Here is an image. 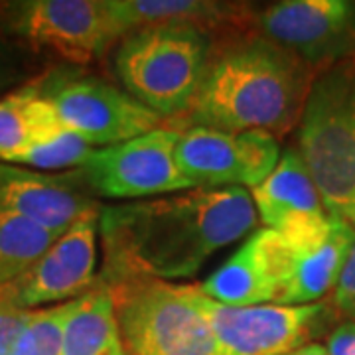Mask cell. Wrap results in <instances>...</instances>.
I'll return each instance as SVG.
<instances>
[{
	"label": "cell",
	"instance_id": "cell-20",
	"mask_svg": "<svg viewBox=\"0 0 355 355\" xmlns=\"http://www.w3.org/2000/svg\"><path fill=\"white\" fill-rule=\"evenodd\" d=\"M55 239L50 231L0 211V288L34 265Z\"/></svg>",
	"mask_w": 355,
	"mask_h": 355
},
{
	"label": "cell",
	"instance_id": "cell-19",
	"mask_svg": "<svg viewBox=\"0 0 355 355\" xmlns=\"http://www.w3.org/2000/svg\"><path fill=\"white\" fill-rule=\"evenodd\" d=\"M64 130L55 109L38 85L22 87L0 99V162H12L28 148Z\"/></svg>",
	"mask_w": 355,
	"mask_h": 355
},
{
	"label": "cell",
	"instance_id": "cell-16",
	"mask_svg": "<svg viewBox=\"0 0 355 355\" xmlns=\"http://www.w3.org/2000/svg\"><path fill=\"white\" fill-rule=\"evenodd\" d=\"M354 241V227L338 217H334L330 235L322 241L292 245L282 237V280L275 304H314L336 291Z\"/></svg>",
	"mask_w": 355,
	"mask_h": 355
},
{
	"label": "cell",
	"instance_id": "cell-1",
	"mask_svg": "<svg viewBox=\"0 0 355 355\" xmlns=\"http://www.w3.org/2000/svg\"><path fill=\"white\" fill-rule=\"evenodd\" d=\"M245 188L186 190L101 207L103 270L99 284L193 277L207 259L257 225Z\"/></svg>",
	"mask_w": 355,
	"mask_h": 355
},
{
	"label": "cell",
	"instance_id": "cell-7",
	"mask_svg": "<svg viewBox=\"0 0 355 355\" xmlns=\"http://www.w3.org/2000/svg\"><path fill=\"white\" fill-rule=\"evenodd\" d=\"M180 130L158 127L137 139L93 150L76 180L113 200H142L191 190L176 164Z\"/></svg>",
	"mask_w": 355,
	"mask_h": 355
},
{
	"label": "cell",
	"instance_id": "cell-13",
	"mask_svg": "<svg viewBox=\"0 0 355 355\" xmlns=\"http://www.w3.org/2000/svg\"><path fill=\"white\" fill-rule=\"evenodd\" d=\"M251 198L265 229L277 231L292 245H312L330 235L334 217L298 150L280 154L277 168L251 190Z\"/></svg>",
	"mask_w": 355,
	"mask_h": 355
},
{
	"label": "cell",
	"instance_id": "cell-25",
	"mask_svg": "<svg viewBox=\"0 0 355 355\" xmlns=\"http://www.w3.org/2000/svg\"><path fill=\"white\" fill-rule=\"evenodd\" d=\"M20 76V67L8 48L0 46V91L14 83Z\"/></svg>",
	"mask_w": 355,
	"mask_h": 355
},
{
	"label": "cell",
	"instance_id": "cell-4",
	"mask_svg": "<svg viewBox=\"0 0 355 355\" xmlns=\"http://www.w3.org/2000/svg\"><path fill=\"white\" fill-rule=\"evenodd\" d=\"M211 48L202 26H148L121 40L114 69L128 95L154 113L184 116L200 89Z\"/></svg>",
	"mask_w": 355,
	"mask_h": 355
},
{
	"label": "cell",
	"instance_id": "cell-23",
	"mask_svg": "<svg viewBox=\"0 0 355 355\" xmlns=\"http://www.w3.org/2000/svg\"><path fill=\"white\" fill-rule=\"evenodd\" d=\"M32 310L0 308V355H14L20 334L28 324Z\"/></svg>",
	"mask_w": 355,
	"mask_h": 355
},
{
	"label": "cell",
	"instance_id": "cell-26",
	"mask_svg": "<svg viewBox=\"0 0 355 355\" xmlns=\"http://www.w3.org/2000/svg\"><path fill=\"white\" fill-rule=\"evenodd\" d=\"M286 355H330L328 354V349H326V345H322V343H304L302 347H298V349H294L291 354Z\"/></svg>",
	"mask_w": 355,
	"mask_h": 355
},
{
	"label": "cell",
	"instance_id": "cell-8",
	"mask_svg": "<svg viewBox=\"0 0 355 355\" xmlns=\"http://www.w3.org/2000/svg\"><path fill=\"white\" fill-rule=\"evenodd\" d=\"M279 160V139L265 130L225 132L190 127L178 137V170L191 190H253L270 176Z\"/></svg>",
	"mask_w": 355,
	"mask_h": 355
},
{
	"label": "cell",
	"instance_id": "cell-22",
	"mask_svg": "<svg viewBox=\"0 0 355 355\" xmlns=\"http://www.w3.org/2000/svg\"><path fill=\"white\" fill-rule=\"evenodd\" d=\"M334 306L343 316L355 322V241L342 268L340 280L334 291Z\"/></svg>",
	"mask_w": 355,
	"mask_h": 355
},
{
	"label": "cell",
	"instance_id": "cell-24",
	"mask_svg": "<svg viewBox=\"0 0 355 355\" xmlns=\"http://www.w3.org/2000/svg\"><path fill=\"white\" fill-rule=\"evenodd\" d=\"M326 349L330 355H355V322L347 320L331 331Z\"/></svg>",
	"mask_w": 355,
	"mask_h": 355
},
{
	"label": "cell",
	"instance_id": "cell-15",
	"mask_svg": "<svg viewBox=\"0 0 355 355\" xmlns=\"http://www.w3.org/2000/svg\"><path fill=\"white\" fill-rule=\"evenodd\" d=\"M282 279V237L272 229L253 233L207 280L193 288L229 306L275 304Z\"/></svg>",
	"mask_w": 355,
	"mask_h": 355
},
{
	"label": "cell",
	"instance_id": "cell-27",
	"mask_svg": "<svg viewBox=\"0 0 355 355\" xmlns=\"http://www.w3.org/2000/svg\"><path fill=\"white\" fill-rule=\"evenodd\" d=\"M354 60H355V58H354Z\"/></svg>",
	"mask_w": 355,
	"mask_h": 355
},
{
	"label": "cell",
	"instance_id": "cell-3",
	"mask_svg": "<svg viewBox=\"0 0 355 355\" xmlns=\"http://www.w3.org/2000/svg\"><path fill=\"white\" fill-rule=\"evenodd\" d=\"M298 154L326 211L355 231V60L316 77L298 123Z\"/></svg>",
	"mask_w": 355,
	"mask_h": 355
},
{
	"label": "cell",
	"instance_id": "cell-21",
	"mask_svg": "<svg viewBox=\"0 0 355 355\" xmlns=\"http://www.w3.org/2000/svg\"><path fill=\"white\" fill-rule=\"evenodd\" d=\"M95 148L89 144L87 140L77 137L71 130H60L58 135H53L50 139L42 140L38 144H34L32 148H28L10 164L24 166L30 170H67V168H81L87 162ZM8 164V162H6Z\"/></svg>",
	"mask_w": 355,
	"mask_h": 355
},
{
	"label": "cell",
	"instance_id": "cell-5",
	"mask_svg": "<svg viewBox=\"0 0 355 355\" xmlns=\"http://www.w3.org/2000/svg\"><path fill=\"white\" fill-rule=\"evenodd\" d=\"M109 288L127 355H223L190 286L127 280Z\"/></svg>",
	"mask_w": 355,
	"mask_h": 355
},
{
	"label": "cell",
	"instance_id": "cell-6",
	"mask_svg": "<svg viewBox=\"0 0 355 355\" xmlns=\"http://www.w3.org/2000/svg\"><path fill=\"white\" fill-rule=\"evenodd\" d=\"M64 128L91 146H111L160 127L162 116L95 76H53L38 85Z\"/></svg>",
	"mask_w": 355,
	"mask_h": 355
},
{
	"label": "cell",
	"instance_id": "cell-14",
	"mask_svg": "<svg viewBox=\"0 0 355 355\" xmlns=\"http://www.w3.org/2000/svg\"><path fill=\"white\" fill-rule=\"evenodd\" d=\"M71 180L0 162V211L22 217L60 237L77 219L101 209Z\"/></svg>",
	"mask_w": 355,
	"mask_h": 355
},
{
	"label": "cell",
	"instance_id": "cell-17",
	"mask_svg": "<svg viewBox=\"0 0 355 355\" xmlns=\"http://www.w3.org/2000/svg\"><path fill=\"white\" fill-rule=\"evenodd\" d=\"M107 8L123 38L148 26L193 24L205 28L247 14L243 4L214 0H107Z\"/></svg>",
	"mask_w": 355,
	"mask_h": 355
},
{
	"label": "cell",
	"instance_id": "cell-2",
	"mask_svg": "<svg viewBox=\"0 0 355 355\" xmlns=\"http://www.w3.org/2000/svg\"><path fill=\"white\" fill-rule=\"evenodd\" d=\"M316 73L291 51L254 32L211 48L200 89L184 114L188 128L205 127L272 137L300 123Z\"/></svg>",
	"mask_w": 355,
	"mask_h": 355
},
{
	"label": "cell",
	"instance_id": "cell-9",
	"mask_svg": "<svg viewBox=\"0 0 355 355\" xmlns=\"http://www.w3.org/2000/svg\"><path fill=\"white\" fill-rule=\"evenodd\" d=\"M253 26L316 76L355 55L354 0H282L254 12Z\"/></svg>",
	"mask_w": 355,
	"mask_h": 355
},
{
	"label": "cell",
	"instance_id": "cell-12",
	"mask_svg": "<svg viewBox=\"0 0 355 355\" xmlns=\"http://www.w3.org/2000/svg\"><path fill=\"white\" fill-rule=\"evenodd\" d=\"M223 355H286L302 347L324 324L328 304L229 306L190 286Z\"/></svg>",
	"mask_w": 355,
	"mask_h": 355
},
{
	"label": "cell",
	"instance_id": "cell-10",
	"mask_svg": "<svg viewBox=\"0 0 355 355\" xmlns=\"http://www.w3.org/2000/svg\"><path fill=\"white\" fill-rule=\"evenodd\" d=\"M2 24L28 44L73 64H89L123 40L107 0H20L6 4Z\"/></svg>",
	"mask_w": 355,
	"mask_h": 355
},
{
	"label": "cell",
	"instance_id": "cell-11",
	"mask_svg": "<svg viewBox=\"0 0 355 355\" xmlns=\"http://www.w3.org/2000/svg\"><path fill=\"white\" fill-rule=\"evenodd\" d=\"M101 211V209H99ZM99 211L77 219L34 265L0 288V308L40 310L76 300L97 286V235Z\"/></svg>",
	"mask_w": 355,
	"mask_h": 355
},
{
	"label": "cell",
	"instance_id": "cell-18",
	"mask_svg": "<svg viewBox=\"0 0 355 355\" xmlns=\"http://www.w3.org/2000/svg\"><path fill=\"white\" fill-rule=\"evenodd\" d=\"M60 355H127L111 288L99 284L76 298L65 320Z\"/></svg>",
	"mask_w": 355,
	"mask_h": 355
}]
</instances>
